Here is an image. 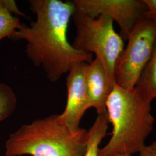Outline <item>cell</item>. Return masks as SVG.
<instances>
[{
    "mask_svg": "<svg viewBox=\"0 0 156 156\" xmlns=\"http://www.w3.org/2000/svg\"><path fill=\"white\" fill-rule=\"evenodd\" d=\"M135 89L150 102L156 99V41L151 58L141 73Z\"/></svg>",
    "mask_w": 156,
    "mask_h": 156,
    "instance_id": "10",
    "label": "cell"
},
{
    "mask_svg": "<svg viewBox=\"0 0 156 156\" xmlns=\"http://www.w3.org/2000/svg\"><path fill=\"white\" fill-rule=\"evenodd\" d=\"M116 156H132L131 155L129 154H119V155H117Z\"/></svg>",
    "mask_w": 156,
    "mask_h": 156,
    "instance_id": "15",
    "label": "cell"
},
{
    "mask_svg": "<svg viewBox=\"0 0 156 156\" xmlns=\"http://www.w3.org/2000/svg\"><path fill=\"white\" fill-rule=\"evenodd\" d=\"M109 123L107 112L98 114L93 125L87 131V149L83 156H99V145L106 135Z\"/></svg>",
    "mask_w": 156,
    "mask_h": 156,
    "instance_id": "11",
    "label": "cell"
},
{
    "mask_svg": "<svg viewBox=\"0 0 156 156\" xmlns=\"http://www.w3.org/2000/svg\"><path fill=\"white\" fill-rule=\"evenodd\" d=\"M28 4L36 20L30 26L22 23L11 39L26 41L27 57L50 82L58 81L76 62H92V54L75 49L68 39L69 23L76 10L73 1L30 0Z\"/></svg>",
    "mask_w": 156,
    "mask_h": 156,
    "instance_id": "1",
    "label": "cell"
},
{
    "mask_svg": "<svg viewBox=\"0 0 156 156\" xmlns=\"http://www.w3.org/2000/svg\"><path fill=\"white\" fill-rule=\"evenodd\" d=\"M147 7L145 16L156 24V0H144Z\"/></svg>",
    "mask_w": 156,
    "mask_h": 156,
    "instance_id": "13",
    "label": "cell"
},
{
    "mask_svg": "<svg viewBox=\"0 0 156 156\" xmlns=\"http://www.w3.org/2000/svg\"><path fill=\"white\" fill-rule=\"evenodd\" d=\"M128 44L116 63V84L124 89H134L151 58L156 41V24L141 18L128 35Z\"/></svg>",
    "mask_w": 156,
    "mask_h": 156,
    "instance_id": "5",
    "label": "cell"
},
{
    "mask_svg": "<svg viewBox=\"0 0 156 156\" xmlns=\"http://www.w3.org/2000/svg\"><path fill=\"white\" fill-rule=\"evenodd\" d=\"M76 9L87 16L111 17L119 25L121 36L127 40L135 24L145 16L147 7L144 0H75Z\"/></svg>",
    "mask_w": 156,
    "mask_h": 156,
    "instance_id": "6",
    "label": "cell"
},
{
    "mask_svg": "<svg viewBox=\"0 0 156 156\" xmlns=\"http://www.w3.org/2000/svg\"><path fill=\"white\" fill-rule=\"evenodd\" d=\"M88 64L86 62H76L68 73L67 104L64 111L59 115L62 122L73 130L80 128V120L89 109L86 84Z\"/></svg>",
    "mask_w": 156,
    "mask_h": 156,
    "instance_id": "7",
    "label": "cell"
},
{
    "mask_svg": "<svg viewBox=\"0 0 156 156\" xmlns=\"http://www.w3.org/2000/svg\"><path fill=\"white\" fill-rule=\"evenodd\" d=\"M16 105V97L11 87L0 83V122L11 115Z\"/></svg>",
    "mask_w": 156,
    "mask_h": 156,
    "instance_id": "12",
    "label": "cell"
},
{
    "mask_svg": "<svg viewBox=\"0 0 156 156\" xmlns=\"http://www.w3.org/2000/svg\"><path fill=\"white\" fill-rule=\"evenodd\" d=\"M139 156H156V141L150 145H145L144 148L140 151Z\"/></svg>",
    "mask_w": 156,
    "mask_h": 156,
    "instance_id": "14",
    "label": "cell"
},
{
    "mask_svg": "<svg viewBox=\"0 0 156 156\" xmlns=\"http://www.w3.org/2000/svg\"><path fill=\"white\" fill-rule=\"evenodd\" d=\"M19 16L25 17L14 1L0 0V41L6 37L11 39L20 27Z\"/></svg>",
    "mask_w": 156,
    "mask_h": 156,
    "instance_id": "9",
    "label": "cell"
},
{
    "mask_svg": "<svg viewBox=\"0 0 156 156\" xmlns=\"http://www.w3.org/2000/svg\"><path fill=\"white\" fill-rule=\"evenodd\" d=\"M87 145L86 130L71 129L54 115L23 125L11 134L4 156H83Z\"/></svg>",
    "mask_w": 156,
    "mask_h": 156,
    "instance_id": "3",
    "label": "cell"
},
{
    "mask_svg": "<svg viewBox=\"0 0 156 156\" xmlns=\"http://www.w3.org/2000/svg\"><path fill=\"white\" fill-rule=\"evenodd\" d=\"M73 18L76 30L73 47L86 53H94L111 83L116 84L115 67L124 49V43L122 36L114 28L113 20L104 15L92 18L76 9Z\"/></svg>",
    "mask_w": 156,
    "mask_h": 156,
    "instance_id": "4",
    "label": "cell"
},
{
    "mask_svg": "<svg viewBox=\"0 0 156 156\" xmlns=\"http://www.w3.org/2000/svg\"><path fill=\"white\" fill-rule=\"evenodd\" d=\"M88 108H94L97 113L106 111V102L115 85L111 83L100 61L95 58L88 64L86 71Z\"/></svg>",
    "mask_w": 156,
    "mask_h": 156,
    "instance_id": "8",
    "label": "cell"
},
{
    "mask_svg": "<svg viewBox=\"0 0 156 156\" xmlns=\"http://www.w3.org/2000/svg\"><path fill=\"white\" fill-rule=\"evenodd\" d=\"M151 109V102L135 88L124 89L116 84L106 102L109 122L113 126L112 135L100 149L99 156L140 153L153 129L154 117Z\"/></svg>",
    "mask_w": 156,
    "mask_h": 156,
    "instance_id": "2",
    "label": "cell"
}]
</instances>
